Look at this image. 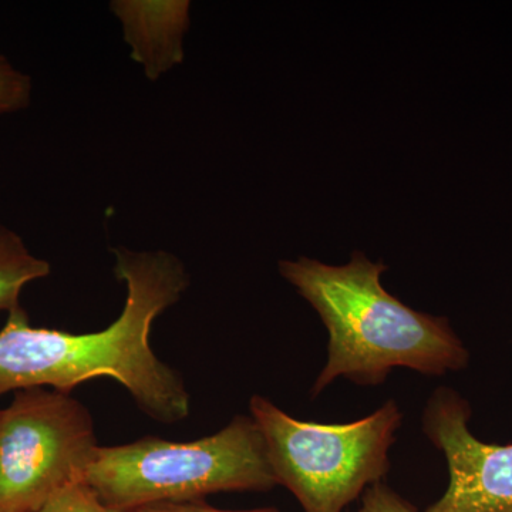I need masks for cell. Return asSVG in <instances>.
Listing matches in <instances>:
<instances>
[{
  "mask_svg": "<svg viewBox=\"0 0 512 512\" xmlns=\"http://www.w3.org/2000/svg\"><path fill=\"white\" fill-rule=\"evenodd\" d=\"M114 274L126 282L120 318L96 333L32 328L22 306L0 330V396L13 390L52 387L72 392L93 377H113L151 419L177 423L190 414V394L175 370L150 346L151 325L180 301L190 276L177 256L164 251L114 249Z\"/></svg>",
  "mask_w": 512,
  "mask_h": 512,
  "instance_id": "cell-1",
  "label": "cell"
},
{
  "mask_svg": "<svg viewBox=\"0 0 512 512\" xmlns=\"http://www.w3.org/2000/svg\"><path fill=\"white\" fill-rule=\"evenodd\" d=\"M386 269L362 252L343 266L309 258L279 262L282 276L328 329V359L313 383V397L338 377L379 386L396 367L443 376L470 363V352L447 318L414 311L383 288Z\"/></svg>",
  "mask_w": 512,
  "mask_h": 512,
  "instance_id": "cell-2",
  "label": "cell"
},
{
  "mask_svg": "<svg viewBox=\"0 0 512 512\" xmlns=\"http://www.w3.org/2000/svg\"><path fill=\"white\" fill-rule=\"evenodd\" d=\"M84 481L104 504L120 512L279 485L251 416H235L217 434L188 443L146 437L99 447Z\"/></svg>",
  "mask_w": 512,
  "mask_h": 512,
  "instance_id": "cell-3",
  "label": "cell"
},
{
  "mask_svg": "<svg viewBox=\"0 0 512 512\" xmlns=\"http://www.w3.org/2000/svg\"><path fill=\"white\" fill-rule=\"evenodd\" d=\"M249 412L278 484L291 491L303 512H343L383 481L403 423L394 400L346 424L298 420L262 396H252Z\"/></svg>",
  "mask_w": 512,
  "mask_h": 512,
  "instance_id": "cell-4",
  "label": "cell"
},
{
  "mask_svg": "<svg viewBox=\"0 0 512 512\" xmlns=\"http://www.w3.org/2000/svg\"><path fill=\"white\" fill-rule=\"evenodd\" d=\"M92 416L70 394L19 390L0 410V512H37L84 480L97 453Z\"/></svg>",
  "mask_w": 512,
  "mask_h": 512,
  "instance_id": "cell-5",
  "label": "cell"
},
{
  "mask_svg": "<svg viewBox=\"0 0 512 512\" xmlns=\"http://www.w3.org/2000/svg\"><path fill=\"white\" fill-rule=\"evenodd\" d=\"M470 420V403L450 387L427 400L421 427L446 457L450 483L426 512H512V444L484 443Z\"/></svg>",
  "mask_w": 512,
  "mask_h": 512,
  "instance_id": "cell-6",
  "label": "cell"
},
{
  "mask_svg": "<svg viewBox=\"0 0 512 512\" xmlns=\"http://www.w3.org/2000/svg\"><path fill=\"white\" fill-rule=\"evenodd\" d=\"M133 57L157 79L174 64L183 62V35L188 26V2H114Z\"/></svg>",
  "mask_w": 512,
  "mask_h": 512,
  "instance_id": "cell-7",
  "label": "cell"
},
{
  "mask_svg": "<svg viewBox=\"0 0 512 512\" xmlns=\"http://www.w3.org/2000/svg\"><path fill=\"white\" fill-rule=\"evenodd\" d=\"M49 274V262L33 255L19 234L0 225V312L18 309L23 288Z\"/></svg>",
  "mask_w": 512,
  "mask_h": 512,
  "instance_id": "cell-8",
  "label": "cell"
},
{
  "mask_svg": "<svg viewBox=\"0 0 512 512\" xmlns=\"http://www.w3.org/2000/svg\"><path fill=\"white\" fill-rule=\"evenodd\" d=\"M32 79L19 72L0 53V117L28 109L32 101Z\"/></svg>",
  "mask_w": 512,
  "mask_h": 512,
  "instance_id": "cell-9",
  "label": "cell"
},
{
  "mask_svg": "<svg viewBox=\"0 0 512 512\" xmlns=\"http://www.w3.org/2000/svg\"><path fill=\"white\" fill-rule=\"evenodd\" d=\"M37 512H120L100 500L84 480L73 481L53 495Z\"/></svg>",
  "mask_w": 512,
  "mask_h": 512,
  "instance_id": "cell-10",
  "label": "cell"
},
{
  "mask_svg": "<svg viewBox=\"0 0 512 512\" xmlns=\"http://www.w3.org/2000/svg\"><path fill=\"white\" fill-rule=\"evenodd\" d=\"M355 512H419L393 488L380 481L370 485L360 497V507Z\"/></svg>",
  "mask_w": 512,
  "mask_h": 512,
  "instance_id": "cell-11",
  "label": "cell"
},
{
  "mask_svg": "<svg viewBox=\"0 0 512 512\" xmlns=\"http://www.w3.org/2000/svg\"><path fill=\"white\" fill-rule=\"evenodd\" d=\"M133 512H284L276 507L254 508V510H221V508L212 507L204 500L184 501V503H161L147 505V507L138 508Z\"/></svg>",
  "mask_w": 512,
  "mask_h": 512,
  "instance_id": "cell-12",
  "label": "cell"
}]
</instances>
